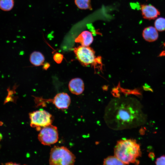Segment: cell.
I'll use <instances>...</instances> for the list:
<instances>
[{
	"label": "cell",
	"mask_w": 165,
	"mask_h": 165,
	"mask_svg": "<svg viewBox=\"0 0 165 165\" xmlns=\"http://www.w3.org/2000/svg\"><path fill=\"white\" fill-rule=\"evenodd\" d=\"M108 106L106 117L109 123L116 128H129L138 125L141 111L133 101L127 99L115 100Z\"/></svg>",
	"instance_id": "6da1fadb"
},
{
	"label": "cell",
	"mask_w": 165,
	"mask_h": 165,
	"mask_svg": "<svg viewBox=\"0 0 165 165\" xmlns=\"http://www.w3.org/2000/svg\"><path fill=\"white\" fill-rule=\"evenodd\" d=\"M114 154L127 165L136 163L141 152L140 146L135 140L123 139L117 141L114 148Z\"/></svg>",
	"instance_id": "7a4b0ae2"
},
{
	"label": "cell",
	"mask_w": 165,
	"mask_h": 165,
	"mask_svg": "<svg viewBox=\"0 0 165 165\" xmlns=\"http://www.w3.org/2000/svg\"><path fill=\"white\" fill-rule=\"evenodd\" d=\"M75 155L67 147L55 146L50 151V165H74Z\"/></svg>",
	"instance_id": "3957f363"
},
{
	"label": "cell",
	"mask_w": 165,
	"mask_h": 165,
	"mask_svg": "<svg viewBox=\"0 0 165 165\" xmlns=\"http://www.w3.org/2000/svg\"><path fill=\"white\" fill-rule=\"evenodd\" d=\"M30 126L37 131L43 127L52 124L53 121L52 115L44 110H39L29 113Z\"/></svg>",
	"instance_id": "277c9868"
},
{
	"label": "cell",
	"mask_w": 165,
	"mask_h": 165,
	"mask_svg": "<svg viewBox=\"0 0 165 165\" xmlns=\"http://www.w3.org/2000/svg\"><path fill=\"white\" fill-rule=\"evenodd\" d=\"M58 138L57 127L52 124L42 128L38 135L39 141L45 145H50L56 143Z\"/></svg>",
	"instance_id": "5b68a950"
},
{
	"label": "cell",
	"mask_w": 165,
	"mask_h": 165,
	"mask_svg": "<svg viewBox=\"0 0 165 165\" xmlns=\"http://www.w3.org/2000/svg\"><path fill=\"white\" fill-rule=\"evenodd\" d=\"M35 101L38 106H43L45 102H51L57 108L61 109L68 108L71 103L70 96L67 94L63 92L57 94L53 99H46L36 97Z\"/></svg>",
	"instance_id": "8992f818"
},
{
	"label": "cell",
	"mask_w": 165,
	"mask_h": 165,
	"mask_svg": "<svg viewBox=\"0 0 165 165\" xmlns=\"http://www.w3.org/2000/svg\"><path fill=\"white\" fill-rule=\"evenodd\" d=\"M74 51L78 60L84 65H89L95 61V52L89 46H79L74 48Z\"/></svg>",
	"instance_id": "52a82bcc"
},
{
	"label": "cell",
	"mask_w": 165,
	"mask_h": 165,
	"mask_svg": "<svg viewBox=\"0 0 165 165\" xmlns=\"http://www.w3.org/2000/svg\"><path fill=\"white\" fill-rule=\"evenodd\" d=\"M140 8L142 15L145 19H155L160 14L158 9L151 4H142L141 5Z\"/></svg>",
	"instance_id": "ba28073f"
},
{
	"label": "cell",
	"mask_w": 165,
	"mask_h": 165,
	"mask_svg": "<svg viewBox=\"0 0 165 165\" xmlns=\"http://www.w3.org/2000/svg\"><path fill=\"white\" fill-rule=\"evenodd\" d=\"M68 88L72 93L77 95H79L82 93L84 90V83L81 79L74 78L69 82Z\"/></svg>",
	"instance_id": "9c48e42d"
},
{
	"label": "cell",
	"mask_w": 165,
	"mask_h": 165,
	"mask_svg": "<svg viewBox=\"0 0 165 165\" xmlns=\"http://www.w3.org/2000/svg\"><path fill=\"white\" fill-rule=\"evenodd\" d=\"M93 38L92 33L85 31L82 32L75 38V42L84 46H89L93 42Z\"/></svg>",
	"instance_id": "30bf717a"
},
{
	"label": "cell",
	"mask_w": 165,
	"mask_h": 165,
	"mask_svg": "<svg viewBox=\"0 0 165 165\" xmlns=\"http://www.w3.org/2000/svg\"><path fill=\"white\" fill-rule=\"evenodd\" d=\"M156 28L152 26H149L144 29L142 32L143 38L147 41L152 42L158 38V33Z\"/></svg>",
	"instance_id": "8fae6325"
},
{
	"label": "cell",
	"mask_w": 165,
	"mask_h": 165,
	"mask_svg": "<svg viewBox=\"0 0 165 165\" xmlns=\"http://www.w3.org/2000/svg\"><path fill=\"white\" fill-rule=\"evenodd\" d=\"M30 60L31 63L35 66H39L43 64L45 60L43 55L40 52L34 51L30 55Z\"/></svg>",
	"instance_id": "7c38bea8"
},
{
	"label": "cell",
	"mask_w": 165,
	"mask_h": 165,
	"mask_svg": "<svg viewBox=\"0 0 165 165\" xmlns=\"http://www.w3.org/2000/svg\"><path fill=\"white\" fill-rule=\"evenodd\" d=\"M102 165H127L114 156H110L105 159Z\"/></svg>",
	"instance_id": "4fadbf2b"
},
{
	"label": "cell",
	"mask_w": 165,
	"mask_h": 165,
	"mask_svg": "<svg viewBox=\"0 0 165 165\" xmlns=\"http://www.w3.org/2000/svg\"><path fill=\"white\" fill-rule=\"evenodd\" d=\"M77 7L81 9H92L91 0H74Z\"/></svg>",
	"instance_id": "5bb4252c"
},
{
	"label": "cell",
	"mask_w": 165,
	"mask_h": 165,
	"mask_svg": "<svg viewBox=\"0 0 165 165\" xmlns=\"http://www.w3.org/2000/svg\"><path fill=\"white\" fill-rule=\"evenodd\" d=\"M14 6V0H0V9L8 11L11 10Z\"/></svg>",
	"instance_id": "9a60e30c"
},
{
	"label": "cell",
	"mask_w": 165,
	"mask_h": 165,
	"mask_svg": "<svg viewBox=\"0 0 165 165\" xmlns=\"http://www.w3.org/2000/svg\"><path fill=\"white\" fill-rule=\"evenodd\" d=\"M155 28L158 31H162L165 30V18L160 17L157 18L154 22Z\"/></svg>",
	"instance_id": "2e32d148"
},
{
	"label": "cell",
	"mask_w": 165,
	"mask_h": 165,
	"mask_svg": "<svg viewBox=\"0 0 165 165\" xmlns=\"http://www.w3.org/2000/svg\"><path fill=\"white\" fill-rule=\"evenodd\" d=\"M62 54L57 53L53 56V58L54 61L57 64H60L62 61L63 58Z\"/></svg>",
	"instance_id": "e0dca14e"
},
{
	"label": "cell",
	"mask_w": 165,
	"mask_h": 165,
	"mask_svg": "<svg viewBox=\"0 0 165 165\" xmlns=\"http://www.w3.org/2000/svg\"><path fill=\"white\" fill-rule=\"evenodd\" d=\"M156 165H165V155H162L156 159Z\"/></svg>",
	"instance_id": "ac0fdd59"
},
{
	"label": "cell",
	"mask_w": 165,
	"mask_h": 165,
	"mask_svg": "<svg viewBox=\"0 0 165 165\" xmlns=\"http://www.w3.org/2000/svg\"><path fill=\"white\" fill-rule=\"evenodd\" d=\"M2 165H20V164L17 163H13L12 162H8L5 163ZM23 165H27L26 164H24Z\"/></svg>",
	"instance_id": "d6986e66"
},
{
	"label": "cell",
	"mask_w": 165,
	"mask_h": 165,
	"mask_svg": "<svg viewBox=\"0 0 165 165\" xmlns=\"http://www.w3.org/2000/svg\"><path fill=\"white\" fill-rule=\"evenodd\" d=\"M50 66V64H49L47 63L44 65L43 66V68L45 70L47 69Z\"/></svg>",
	"instance_id": "ffe728a7"
},
{
	"label": "cell",
	"mask_w": 165,
	"mask_h": 165,
	"mask_svg": "<svg viewBox=\"0 0 165 165\" xmlns=\"http://www.w3.org/2000/svg\"><path fill=\"white\" fill-rule=\"evenodd\" d=\"M3 138V135L0 132V141L2 140Z\"/></svg>",
	"instance_id": "44dd1931"
}]
</instances>
